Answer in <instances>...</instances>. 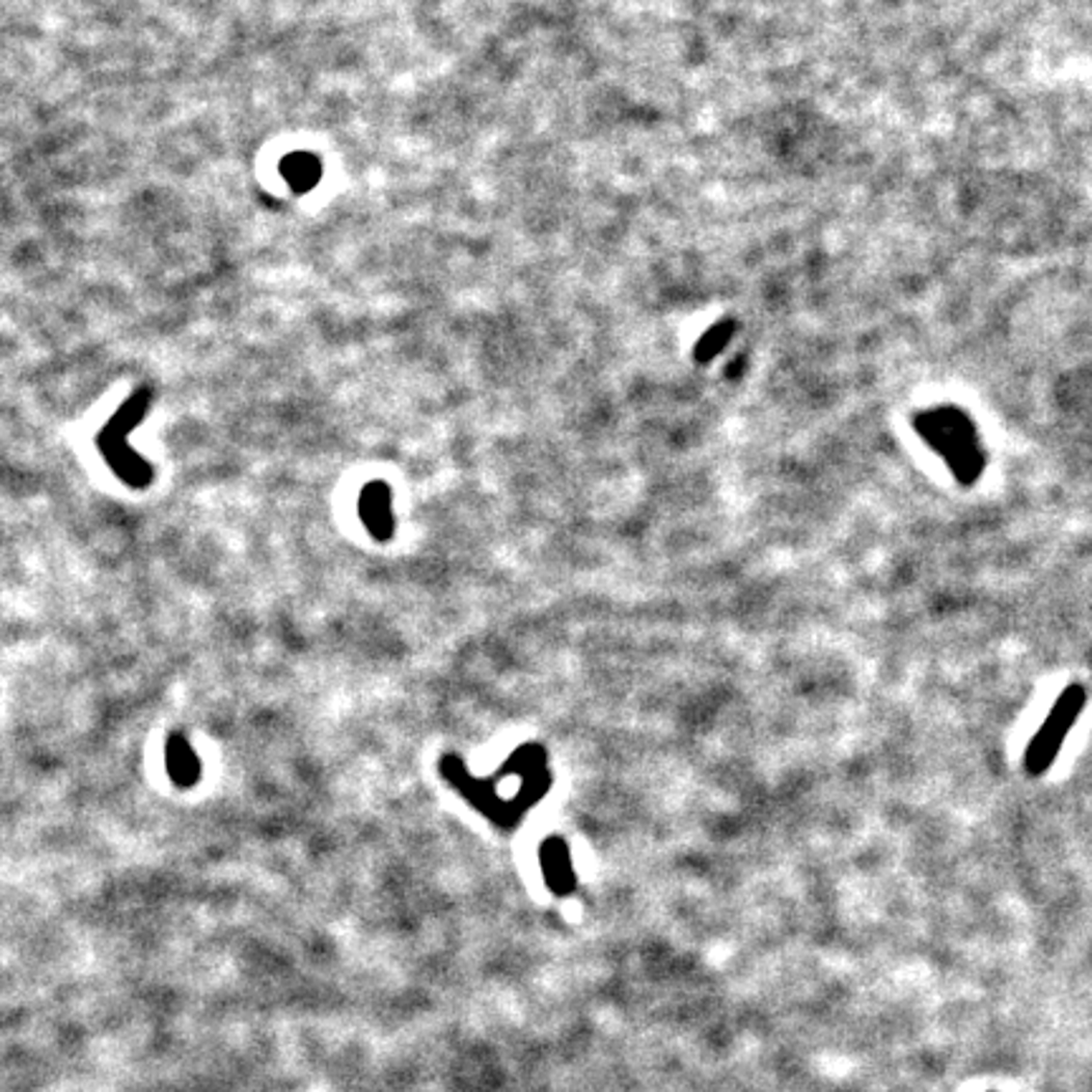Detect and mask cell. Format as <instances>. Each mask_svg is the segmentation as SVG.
Instances as JSON below:
<instances>
[{"label":"cell","mask_w":1092,"mask_h":1092,"mask_svg":"<svg viewBox=\"0 0 1092 1092\" xmlns=\"http://www.w3.org/2000/svg\"><path fill=\"white\" fill-rule=\"evenodd\" d=\"M918 433L936 448L961 481H974L981 473L979 440H976L974 422L956 408L928 410L918 417Z\"/></svg>","instance_id":"obj_1"},{"label":"cell","mask_w":1092,"mask_h":1092,"mask_svg":"<svg viewBox=\"0 0 1092 1092\" xmlns=\"http://www.w3.org/2000/svg\"><path fill=\"white\" fill-rule=\"evenodd\" d=\"M1085 701H1088V695H1085L1083 685H1077V683L1067 685L1065 693L1057 699L1053 711H1049V716L1044 718L1042 726H1039L1037 736H1034V739L1030 741V746H1027V754H1025L1027 774L1039 776L1049 769V764H1053V761L1057 759V754H1060L1062 741H1065V736L1070 734L1074 721H1077L1080 713H1083Z\"/></svg>","instance_id":"obj_2"},{"label":"cell","mask_w":1092,"mask_h":1092,"mask_svg":"<svg viewBox=\"0 0 1092 1092\" xmlns=\"http://www.w3.org/2000/svg\"><path fill=\"white\" fill-rule=\"evenodd\" d=\"M734 332H736L734 322H718L716 327L708 329V332L699 339V345H695V359H699V362H711V359L716 357V354L721 352L726 345H729Z\"/></svg>","instance_id":"obj_3"},{"label":"cell","mask_w":1092,"mask_h":1092,"mask_svg":"<svg viewBox=\"0 0 1092 1092\" xmlns=\"http://www.w3.org/2000/svg\"><path fill=\"white\" fill-rule=\"evenodd\" d=\"M546 868H549L551 885L559 888V891H565V888H572V873H569V857H567L565 847L556 845L554 852H549V859H546Z\"/></svg>","instance_id":"obj_4"}]
</instances>
